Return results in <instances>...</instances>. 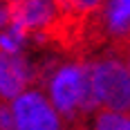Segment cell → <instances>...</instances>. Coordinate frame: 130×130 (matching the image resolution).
<instances>
[{
  "instance_id": "obj_2",
  "label": "cell",
  "mask_w": 130,
  "mask_h": 130,
  "mask_svg": "<svg viewBox=\"0 0 130 130\" xmlns=\"http://www.w3.org/2000/svg\"><path fill=\"white\" fill-rule=\"evenodd\" d=\"M16 130H63V119L54 110L47 94L38 88L25 90L11 101Z\"/></svg>"
},
{
  "instance_id": "obj_1",
  "label": "cell",
  "mask_w": 130,
  "mask_h": 130,
  "mask_svg": "<svg viewBox=\"0 0 130 130\" xmlns=\"http://www.w3.org/2000/svg\"><path fill=\"white\" fill-rule=\"evenodd\" d=\"M94 92L101 110L130 115V67L121 52H105L92 56Z\"/></svg>"
},
{
  "instance_id": "obj_4",
  "label": "cell",
  "mask_w": 130,
  "mask_h": 130,
  "mask_svg": "<svg viewBox=\"0 0 130 130\" xmlns=\"http://www.w3.org/2000/svg\"><path fill=\"white\" fill-rule=\"evenodd\" d=\"M105 2L108 0H67V13L61 16V18L85 27V23L103 7Z\"/></svg>"
},
{
  "instance_id": "obj_5",
  "label": "cell",
  "mask_w": 130,
  "mask_h": 130,
  "mask_svg": "<svg viewBox=\"0 0 130 130\" xmlns=\"http://www.w3.org/2000/svg\"><path fill=\"white\" fill-rule=\"evenodd\" d=\"M92 130H130V115L99 110L92 117Z\"/></svg>"
},
{
  "instance_id": "obj_9",
  "label": "cell",
  "mask_w": 130,
  "mask_h": 130,
  "mask_svg": "<svg viewBox=\"0 0 130 130\" xmlns=\"http://www.w3.org/2000/svg\"><path fill=\"white\" fill-rule=\"evenodd\" d=\"M63 130H65V128H63Z\"/></svg>"
},
{
  "instance_id": "obj_3",
  "label": "cell",
  "mask_w": 130,
  "mask_h": 130,
  "mask_svg": "<svg viewBox=\"0 0 130 130\" xmlns=\"http://www.w3.org/2000/svg\"><path fill=\"white\" fill-rule=\"evenodd\" d=\"M0 63H2V72H0L2 103H11L27 90V83L34 78V74H29L27 63L20 54H2Z\"/></svg>"
},
{
  "instance_id": "obj_6",
  "label": "cell",
  "mask_w": 130,
  "mask_h": 130,
  "mask_svg": "<svg viewBox=\"0 0 130 130\" xmlns=\"http://www.w3.org/2000/svg\"><path fill=\"white\" fill-rule=\"evenodd\" d=\"M0 130H16V121H13V112H11V103H2L0 108Z\"/></svg>"
},
{
  "instance_id": "obj_7",
  "label": "cell",
  "mask_w": 130,
  "mask_h": 130,
  "mask_svg": "<svg viewBox=\"0 0 130 130\" xmlns=\"http://www.w3.org/2000/svg\"><path fill=\"white\" fill-rule=\"evenodd\" d=\"M65 130H92V128L85 126V123H78V126H70V128H65Z\"/></svg>"
},
{
  "instance_id": "obj_8",
  "label": "cell",
  "mask_w": 130,
  "mask_h": 130,
  "mask_svg": "<svg viewBox=\"0 0 130 130\" xmlns=\"http://www.w3.org/2000/svg\"><path fill=\"white\" fill-rule=\"evenodd\" d=\"M123 58H126V63H128V67H130V45L126 47V52H123Z\"/></svg>"
}]
</instances>
